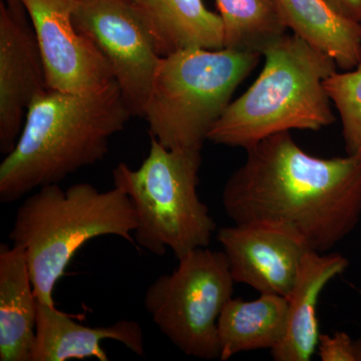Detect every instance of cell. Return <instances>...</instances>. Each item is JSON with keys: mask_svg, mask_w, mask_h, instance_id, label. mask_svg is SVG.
<instances>
[{"mask_svg": "<svg viewBox=\"0 0 361 361\" xmlns=\"http://www.w3.org/2000/svg\"><path fill=\"white\" fill-rule=\"evenodd\" d=\"M226 182L222 203L235 224L276 223L311 250L326 253L361 220V151L322 159L304 152L290 132L251 148Z\"/></svg>", "mask_w": 361, "mask_h": 361, "instance_id": "6da1fadb", "label": "cell"}, {"mask_svg": "<svg viewBox=\"0 0 361 361\" xmlns=\"http://www.w3.org/2000/svg\"><path fill=\"white\" fill-rule=\"evenodd\" d=\"M132 116L116 80L82 94L45 89L28 106L18 142L0 165V201L20 200L103 160L111 137Z\"/></svg>", "mask_w": 361, "mask_h": 361, "instance_id": "7a4b0ae2", "label": "cell"}, {"mask_svg": "<svg viewBox=\"0 0 361 361\" xmlns=\"http://www.w3.org/2000/svg\"><path fill=\"white\" fill-rule=\"evenodd\" d=\"M257 80L231 102L210 130L208 141L249 149L279 133L320 130L336 122L324 82L336 61L296 35L271 44Z\"/></svg>", "mask_w": 361, "mask_h": 361, "instance_id": "3957f363", "label": "cell"}, {"mask_svg": "<svg viewBox=\"0 0 361 361\" xmlns=\"http://www.w3.org/2000/svg\"><path fill=\"white\" fill-rule=\"evenodd\" d=\"M137 227L135 207L123 190L99 192L87 183L63 190L51 184L18 207L9 239L25 251L37 301L56 306V285L87 241L111 235L134 244Z\"/></svg>", "mask_w": 361, "mask_h": 361, "instance_id": "277c9868", "label": "cell"}, {"mask_svg": "<svg viewBox=\"0 0 361 361\" xmlns=\"http://www.w3.org/2000/svg\"><path fill=\"white\" fill-rule=\"evenodd\" d=\"M262 54L189 49L161 56L142 118L167 149L201 152L214 123Z\"/></svg>", "mask_w": 361, "mask_h": 361, "instance_id": "5b68a950", "label": "cell"}, {"mask_svg": "<svg viewBox=\"0 0 361 361\" xmlns=\"http://www.w3.org/2000/svg\"><path fill=\"white\" fill-rule=\"evenodd\" d=\"M201 161V152L167 149L151 137L141 167L114 169V186L137 212L134 238L141 248L156 256L170 249L180 259L210 244L217 226L198 195Z\"/></svg>", "mask_w": 361, "mask_h": 361, "instance_id": "8992f818", "label": "cell"}, {"mask_svg": "<svg viewBox=\"0 0 361 361\" xmlns=\"http://www.w3.org/2000/svg\"><path fill=\"white\" fill-rule=\"evenodd\" d=\"M170 274L157 278L145 307L161 334L185 355L220 360L218 319L234 290L224 251L198 248L178 259Z\"/></svg>", "mask_w": 361, "mask_h": 361, "instance_id": "52a82bcc", "label": "cell"}, {"mask_svg": "<svg viewBox=\"0 0 361 361\" xmlns=\"http://www.w3.org/2000/svg\"><path fill=\"white\" fill-rule=\"evenodd\" d=\"M73 23L103 54L132 111L142 116L161 56L130 0H77Z\"/></svg>", "mask_w": 361, "mask_h": 361, "instance_id": "ba28073f", "label": "cell"}, {"mask_svg": "<svg viewBox=\"0 0 361 361\" xmlns=\"http://www.w3.org/2000/svg\"><path fill=\"white\" fill-rule=\"evenodd\" d=\"M23 2L39 44L47 89L82 94L115 80L103 54L73 23L77 0Z\"/></svg>", "mask_w": 361, "mask_h": 361, "instance_id": "9c48e42d", "label": "cell"}, {"mask_svg": "<svg viewBox=\"0 0 361 361\" xmlns=\"http://www.w3.org/2000/svg\"><path fill=\"white\" fill-rule=\"evenodd\" d=\"M223 247L233 279L260 294L289 296L304 256L310 247L290 228L276 223H239L221 228Z\"/></svg>", "mask_w": 361, "mask_h": 361, "instance_id": "30bf717a", "label": "cell"}, {"mask_svg": "<svg viewBox=\"0 0 361 361\" xmlns=\"http://www.w3.org/2000/svg\"><path fill=\"white\" fill-rule=\"evenodd\" d=\"M47 87L35 33L0 2V152L16 147L33 99Z\"/></svg>", "mask_w": 361, "mask_h": 361, "instance_id": "8fae6325", "label": "cell"}, {"mask_svg": "<svg viewBox=\"0 0 361 361\" xmlns=\"http://www.w3.org/2000/svg\"><path fill=\"white\" fill-rule=\"evenodd\" d=\"M120 342L132 353L145 355L144 332L134 320H118L110 326L89 327L56 306L37 301V330L32 361H66L96 358L109 361L102 342Z\"/></svg>", "mask_w": 361, "mask_h": 361, "instance_id": "7c38bea8", "label": "cell"}, {"mask_svg": "<svg viewBox=\"0 0 361 361\" xmlns=\"http://www.w3.org/2000/svg\"><path fill=\"white\" fill-rule=\"evenodd\" d=\"M349 261L341 254L318 253L304 256L293 288L287 297L288 324L279 345L271 350L276 361H310L319 342L317 305L323 289L348 269Z\"/></svg>", "mask_w": 361, "mask_h": 361, "instance_id": "4fadbf2b", "label": "cell"}, {"mask_svg": "<svg viewBox=\"0 0 361 361\" xmlns=\"http://www.w3.org/2000/svg\"><path fill=\"white\" fill-rule=\"evenodd\" d=\"M160 56L189 49H224V25L202 0H132Z\"/></svg>", "mask_w": 361, "mask_h": 361, "instance_id": "5bb4252c", "label": "cell"}, {"mask_svg": "<svg viewBox=\"0 0 361 361\" xmlns=\"http://www.w3.org/2000/svg\"><path fill=\"white\" fill-rule=\"evenodd\" d=\"M37 299L20 247L0 245V361H32Z\"/></svg>", "mask_w": 361, "mask_h": 361, "instance_id": "9a60e30c", "label": "cell"}, {"mask_svg": "<svg viewBox=\"0 0 361 361\" xmlns=\"http://www.w3.org/2000/svg\"><path fill=\"white\" fill-rule=\"evenodd\" d=\"M288 324V301L283 296L261 294L255 300L230 299L218 319L220 360L238 353L276 348Z\"/></svg>", "mask_w": 361, "mask_h": 361, "instance_id": "2e32d148", "label": "cell"}, {"mask_svg": "<svg viewBox=\"0 0 361 361\" xmlns=\"http://www.w3.org/2000/svg\"><path fill=\"white\" fill-rule=\"evenodd\" d=\"M288 30L330 56L338 68L361 65V23L336 11L326 0H277Z\"/></svg>", "mask_w": 361, "mask_h": 361, "instance_id": "e0dca14e", "label": "cell"}, {"mask_svg": "<svg viewBox=\"0 0 361 361\" xmlns=\"http://www.w3.org/2000/svg\"><path fill=\"white\" fill-rule=\"evenodd\" d=\"M224 25V49L263 52L286 33L277 0H216Z\"/></svg>", "mask_w": 361, "mask_h": 361, "instance_id": "ac0fdd59", "label": "cell"}, {"mask_svg": "<svg viewBox=\"0 0 361 361\" xmlns=\"http://www.w3.org/2000/svg\"><path fill=\"white\" fill-rule=\"evenodd\" d=\"M330 101L341 116L346 154L361 151V65L332 73L324 82Z\"/></svg>", "mask_w": 361, "mask_h": 361, "instance_id": "d6986e66", "label": "cell"}, {"mask_svg": "<svg viewBox=\"0 0 361 361\" xmlns=\"http://www.w3.org/2000/svg\"><path fill=\"white\" fill-rule=\"evenodd\" d=\"M317 349L322 361H357L355 341L346 332H336L334 336L320 334Z\"/></svg>", "mask_w": 361, "mask_h": 361, "instance_id": "ffe728a7", "label": "cell"}, {"mask_svg": "<svg viewBox=\"0 0 361 361\" xmlns=\"http://www.w3.org/2000/svg\"><path fill=\"white\" fill-rule=\"evenodd\" d=\"M339 13L361 23V0H326Z\"/></svg>", "mask_w": 361, "mask_h": 361, "instance_id": "44dd1931", "label": "cell"}, {"mask_svg": "<svg viewBox=\"0 0 361 361\" xmlns=\"http://www.w3.org/2000/svg\"><path fill=\"white\" fill-rule=\"evenodd\" d=\"M6 6L14 20L21 23H28L26 20V11L23 0H6Z\"/></svg>", "mask_w": 361, "mask_h": 361, "instance_id": "7402d4cb", "label": "cell"}, {"mask_svg": "<svg viewBox=\"0 0 361 361\" xmlns=\"http://www.w3.org/2000/svg\"><path fill=\"white\" fill-rule=\"evenodd\" d=\"M356 360L361 361V339L355 341Z\"/></svg>", "mask_w": 361, "mask_h": 361, "instance_id": "603a6c76", "label": "cell"}, {"mask_svg": "<svg viewBox=\"0 0 361 361\" xmlns=\"http://www.w3.org/2000/svg\"><path fill=\"white\" fill-rule=\"evenodd\" d=\"M130 1H132V0H130Z\"/></svg>", "mask_w": 361, "mask_h": 361, "instance_id": "cb8c5ba5", "label": "cell"}]
</instances>
